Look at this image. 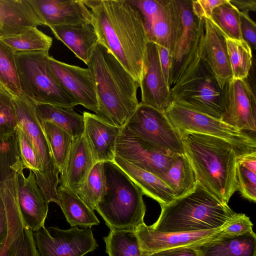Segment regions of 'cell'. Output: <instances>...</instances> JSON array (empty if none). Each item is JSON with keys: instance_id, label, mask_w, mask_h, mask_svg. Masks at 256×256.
Returning a JSON list of instances; mask_svg holds the SVG:
<instances>
[{"instance_id": "obj_1", "label": "cell", "mask_w": 256, "mask_h": 256, "mask_svg": "<svg viewBox=\"0 0 256 256\" xmlns=\"http://www.w3.org/2000/svg\"><path fill=\"white\" fill-rule=\"evenodd\" d=\"M98 42L140 83L149 42L144 18L130 0H84Z\"/></svg>"}, {"instance_id": "obj_2", "label": "cell", "mask_w": 256, "mask_h": 256, "mask_svg": "<svg viewBox=\"0 0 256 256\" xmlns=\"http://www.w3.org/2000/svg\"><path fill=\"white\" fill-rule=\"evenodd\" d=\"M180 136L197 182L228 204L238 188V156L234 148L226 140L209 135L186 132Z\"/></svg>"}, {"instance_id": "obj_3", "label": "cell", "mask_w": 256, "mask_h": 256, "mask_svg": "<svg viewBox=\"0 0 256 256\" xmlns=\"http://www.w3.org/2000/svg\"><path fill=\"white\" fill-rule=\"evenodd\" d=\"M87 66L96 86L98 102L96 114L112 125L123 128L139 104V82L98 42Z\"/></svg>"}, {"instance_id": "obj_4", "label": "cell", "mask_w": 256, "mask_h": 256, "mask_svg": "<svg viewBox=\"0 0 256 256\" xmlns=\"http://www.w3.org/2000/svg\"><path fill=\"white\" fill-rule=\"evenodd\" d=\"M161 208L158 220L150 226L162 232H192L216 229L240 215L198 182L193 190Z\"/></svg>"}, {"instance_id": "obj_5", "label": "cell", "mask_w": 256, "mask_h": 256, "mask_svg": "<svg viewBox=\"0 0 256 256\" xmlns=\"http://www.w3.org/2000/svg\"><path fill=\"white\" fill-rule=\"evenodd\" d=\"M106 190L95 207L110 230H134L144 223L143 194L114 162H104Z\"/></svg>"}, {"instance_id": "obj_6", "label": "cell", "mask_w": 256, "mask_h": 256, "mask_svg": "<svg viewBox=\"0 0 256 256\" xmlns=\"http://www.w3.org/2000/svg\"><path fill=\"white\" fill-rule=\"evenodd\" d=\"M49 56L48 52L43 51L15 53L22 94L35 104L73 108L78 103L52 72Z\"/></svg>"}, {"instance_id": "obj_7", "label": "cell", "mask_w": 256, "mask_h": 256, "mask_svg": "<svg viewBox=\"0 0 256 256\" xmlns=\"http://www.w3.org/2000/svg\"><path fill=\"white\" fill-rule=\"evenodd\" d=\"M180 16L181 26L171 56L169 85L183 82L203 58L204 19L192 12V0H174Z\"/></svg>"}, {"instance_id": "obj_8", "label": "cell", "mask_w": 256, "mask_h": 256, "mask_svg": "<svg viewBox=\"0 0 256 256\" xmlns=\"http://www.w3.org/2000/svg\"><path fill=\"white\" fill-rule=\"evenodd\" d=\"M164 113L179 136L186 132H194L223 139L232 145L238 158L256 153L255 136L220 120L192 110L174 102Z\"/></svg>"}, {"instance_id": "obj_9", "label": "cell", "mask_w": 256, "mask_h": 256, "mask_svg": "<svg viewBox=\"0 0 256 256\" xmlns=\"http://www.w3.org/2000/svg\"><path fill=\"white\" fill-rule=\"evenodd\" d=\"M18 122L32 144L42 168V182L40 188L46 200L58 205L57 189L60 171L37 116L36 104L22 94L12 97Z\"/></svg>"}, {"instance_id": "obj_10", "label": "cell", "mask_w": 256, "mask_h": 256, "mask_svg": "<svg viewBox=\"0 0 256 256\" xmlns=\"http://www.w3.org/2000/svg\"><path fill=\"white\" fill-rule=\"evenodd\" d=\"M170 93L172 102L220 120L224 110L223 90L203 58L186 80L171 88Z\"/></svg>"}, {"instance_id": "obj_11", "label": "cell", "mask_w": 256, "mask_h": 256, "mask_svg": "<svg viewBox=\"0 0 256 256\" xmlns=\"http://www.w3.org/2000/svg\"><path fill=\"white\" fill-rule=\"evenodd\" d=\"M124 127L166 155L185 154L180 136L165 113L152 106L140 102Z\"/></svg>"}, {"instance_id": "obj_12", "label": "cell", "mask_w": 256, "mask_h": 256, "mask_svg": "<svg viewBox=\"0 0 256 256\" xmlns=\"http://www.w3.org/2000/svg\"><path fill=\"white\" fill-rule=\"evenodd\" d=\"M33 238L39 256H84L98 247L90 228L43 226L33 232Z\"/></svg>"}, {"instance_id": "obj_13", "label": "cell", "mask_w": 256, "mask_h": 256, "mask_svg": "<svg viewBox=\"0 0 256 256\" xmlns=\"http://www.w3.org/2000/svg\"><path fill=\"white\" fill-rule=\"evenodd\" d=\"M224 110L220 120L241 131L256 130V98L247 80L232 79L223 88Z\"/></svg>"}, {"instance_id": "obj_14", "label": "cell", "mask_w": 256, "mask_h": 256, "mask_svg": "<svg viewBox=\"0 0 256 256\" xmlns=\"http://www.w3.org/2000/svg\"><path fill=\"white\" fill-rule=\"evenodd\" d=\"M115 156L160 178L168 170L174 156L153 148L124 127L118 136Z\"/></svg>"}, {"instance_id": "obj_15", "label": "cell", "mask_w": 256, "mask_h": 256, "mask_svg": "<svg viewBox=\"0 0 256 256\" xmlns=\"http://www.w3.org/2000/svg\"><path fill=\"white\" fill-rule=\"evenodd\" d=\"M226 224L216 229L192 232H162L153 230L144 222L136 226L134 231L142 250L150 255L169 248L194 246L215 239L221 235Z\"/></svg>"}, {"instance_id": "obj_16", "label": "cell", "mask_w": 256, "mask_h": 256, "mask_svg": "<svg viewBox=\"0 0 256 256\" xmlns=\"http://www.w3.org/2000/svg\"><path fill=\"white\" fill-rule=\"evenodd\" d=\"M140 87V102L165 112L172 102L170 88L163 75L156 44L152 42L147 44Z\"/></svg>"}, {"instance_id": "obj_17", "label": "cell", "mask_w": 256, "mask_h": 256, "mask_svg": "<svg viewBox=\"0 0 256 256\" xmlns=\"http://www.w3.org/2000/svg\"><path fill=\"white\" fill-rule=\"evenodd\" d=\"M48 62L58 82L78 104L96 114L98 111L96 92L90 70L60 62L50 56Z\"/></svg>"}, {"instance_id": "obj_18", "label": "cell", "mask_w": 256, "mask_h": 256, "mask_svg": "<svg viewBox=\"0 0 256 256\" xmlns=\"http://www.w3.org/2000/svg\"><path fill=\"white\" fill-rule=\"evenodd\" d=\"M28 1L42 26L91 24V13L84 0Z\"/></svg>"}, {"instance_id": "obj_19", "label": "cell", "mask_w": 256, "mask_h": 256, "mask_svg": "<svg viewBox=\"0 0 256 256\" xmlns=\"http://www.w3.org/2000/svg\"><path fill=\"white\" fill-rule=\"evenodd\" d=\"M24 169L21 168L16 171L18 205L24 224L34 232L44 226L49 202L39 188L34 173L30 170L26 177Z\"/></svg>"}, {"instance_id": "obj_20", "label": "cell", "mask_w": 256, "mask_h": 256, "mask_svg": "<svg viewBox=\"0 0 256 256\" xmlns=\"http://www.w3.org/2000/svg\"><path fill=\"white\" fill-rule=\"evenodd\" d=\"M17 174L13 172L0 181V250L26 227L20 210Z\"/></svg>"}, {"instance_id": "obj_21", "label": "cell", "mask_w": 256, "mask_h": 256, "mask_svg": "<svg viewBox=\"0 0 256 256\" xmlns=\"http://www.w3.org/2000/svg\"><path fill=\"white\" fill-rule=\"evenodd\" d=\"M84 136L96 163L114 162L118 136L122 128L112 125L96 114L83 113Z\"/></svg>"}, {"instance_id": "obj_22", "label": "cell", "mask_w": 256, "mask_h": 256, "mask_svg": "<svg viewBox=\"0 0 256 256\" xmlns=\"http://www.w3.org/2000/svg\"><path fill=\"white\" fill-rule=\"evenodd\" d=\"M204 19L203 58L220 89L232 79L226 38L209 19Z\"/></svg>"}, {"instance_id": "obj_23", "label": "cell", "mask_w": 256, "mask_h": 256, "mask_svg": "<svg viewBox=\"0 0 256 256\" xmlns=\"http://www.w3.org/2000/svg\"><path fill=\"white\" fill-rule=\"evenodd\" d=\"M96 164L84 134L74 138L64 170L60 174V186L76 194Z\"/></svg>"}, {"instance_id": "obj_24", "label": "cell", "mask_w": 256, "mask_h": 256, "mask_svg": "<svg viewBox=\"0 0 256 256\" xmlns=\"http://www.w3.org/2000/svg\"><path fill=\"white\" fill-rule=\"evenodd\" d=\"M181 26L174 0H163L161 8L146 28L149 42L167 48L172 56Z\"/></svg>"}, {"instance_id": "obj_25", "label": "cell", "mask_w": 256, "mask_h": 256, "mask_svg": "<svg viewBox=\"0 0 256 256\" xmlns=\"http://www.w3.org/2000/svg\"><path fill=\"white\" fill-rule=\"evenodd\" d=\"M42 26L28 0H0V37Z\"/></svg>"}, {"instance_id": "obj_26", "label": "cell", "mask_w": 256, "mask_h": 256, "mask_svg": "<svg viewBox=\"0 0 256 256\" xmlns=\"http://www.w3.org/2000/svg\"><path fill=\"white\" fill-rule=\"evenodd\" d=\"M55 37L63 42L80 60L88 64L98 40L91 24L49 27Z\"/></svg>"}, {"instance_id": "obj_27", "label": "cell", "mask_w": 256, "mask_h": 256, "mask_svg": "<svg viewBox=\"0 0 256 256\" xmlns=\"http://www.w3.org/2000/svg\"><path fill=\"white\" fill-rule=\"evenodd\" d=\"M114 162L129 176L143 194L157 201L160 206L175 200L172 190L155 174L142 170L118 156Z\"/></svg>"}, {"instance_id": "obj_28", "label": "cell", "mask_w": 256, "mask_h": 256, "mask_svg": "<svg viewBox=\"0 0 256 256\" xmlns=\"http://www.w3.org/2000/svg\"><path fill=\"white\" fill-rule=\"evenodd\" d=\"M193 247L200 256H256V236L254 232L236 236L220 235Z\"/></svg>"}, {"instance_id": "obj_29", "label": "cell", "mask_w": 256, "mask_h": 256, "mask_svg": "<svg viewBox=\"0 0 256 256\" xmlns=\"http://www.w3.org/2000/svg\"><path fill=\"white\" fill-rule=\"evenodd\" d=\"M36 110L40 123L51 122L65 130L72 138L84 134L83 115L78 114L73 108L36 104Z\"/></svg>"}, {"instance_id": "obj_30", "label": "cell", "mask_w": 256, "mask_h": 256, "mask_svg": "<svg viewBox=\"0 0 256 256\" xmlns=\"http://www.w3.org/2000/svg\"><path fill=\"white\" fill-rule=\"evenodd\" d=\"M160 178L172 190L175 199L193 190L197 183L194 170L185 154L174 156L170 167Z\"/></svg>"}, {"instance_id": "obj_31", "label": "cell", "mask_w": 256, "mask_h": 256, "mask_svg": "<svg viewBox=\"0 0 256 256\" xmlns=\"http://www.w3.org/2000/svg\"><path fill=\"white\" fill-rule=\"evenodd\" d=\"M59 204L68 222L72 226L90 228L100 221L92 210L76 194L60 186L58 187Z\"/></svg>"}, {"instance_id": "obj_32", "label": "cell", "mask_w": 256, "mask_h": 256, "mask_svg": "<svg viewBox=\"0 0 256 256\" xmlns=\"http://www.w3.org/2000/svg\"><path fill=\"white\" fill-rule=\"evenodd\" d=\"M109 256H149L141 248L134 230H110L103 238Z\"/></svg>"}, {"instance_id": "obj_33", "label": "cell", "mask_w": 256, "mask_h": 256, "mask_svg": "<svg viewBox=\"0 0 256 256\" xmlns=\"http://www.w3.org/2000/svg\"><path fill=\"white\" fill-rule=\"evenodd\" d=\"M16 53L19 52H48L52 39L37 27L28 28L18 34L0 37Z\"/></svg>"}, {"instance_id": "obj_34", "label": "cell", "mask_w": 256, "mask_h": 256, "mask_svg": "<svg viewBox=\"0 0 256 256\" xmlns=\"http://www.w3.org/2000/svg\"><path fill=\"white\" fill-rule=\"evenodd\" d=\"M0 88L12 97L22 94L15 52L0 38Z\"/></svg>"}, {"instance_id": "obj_35", "label": "cell", "mask_w": 256, "mask_h": 256, "mask_svg": "<svg viewBox=\"0 0 256 256\" xmlns=\"http://www.w3.org/2000/svg\"><path fill=\"white\" fill-rule=\"evenodd\" d=\"M40 124L60 174L64 170L73 138L65 130L51 122Z\"/></svg>"}, {"instance_id": "obj_36", "label": "cell", "mask_w": 256, "mask_h": 256, "mask_svg": "<svg viewBox=\"0 0 256 256\" xmlns=\"http://www.w3.org/2000/svg\"><path fill=\"white\" fill-rule=\"evenodd\" d=\"M106 190L104 162H98L94 166L86 179L75 194L94 210Z\"/></svg>"}, {"instance_id": "obj_37", "label": "cell", "mask_w": 256, "mask_h": 256, "mask_svg": "<svg viewBox=\"0 0 256 256\" xmlns=\"http://www.w3.org/2000/svg\"><path fill=\"white\" fill-rule=\"evenodd\" d=\"M232 79L247 78L252 64V50L243 40L226 38Z\"/></svg>"}, {"instance_id": "obj_38", "label": "cell", "mask_w": 256, "mask_h": 256, "mask_svg": "<svg viewBox=\"0 0 256 256\" xmlns=\"http://www.w3.org/2000/svg\"><path fill=\"white\" fill-rule=\"evenodd\" d=\"M210 20L226 38L242 40L240 11L230 0H226L216 6L212 11Z\"/></svg>"}, {"instance_id": "obj_39", "label": "cell", "mask_w": 256, "mask_h": 256, "mask_svg": "<svg viewBox=\"0 0 256 256\" xmlns=\"http://www.w3.org/2000/svg\"><path fill=\"white\" fill-rule=\"evenodd\" d=\"M236 178L238 190L250 201L256 200V153L238 158Z\"/></svg>"}, {"instance_id": "obj_40", "label": "cell", "mask_w": 256, "mask_h": 256, "mask_svg": "<svg viewBox=\"0 0 256 256\" xmlns=\"http://www.w3.org/2000/svg\"><path fill=\"white\" fill-rule=\"evenodd\" d=\"M21 168H25L20 156L16 132L0 138V181Z\"/></svg>"}, {"instance_id": "obj_41", "label": "cell", "mask_w": 256, "mask_h": 256, "mask_svg": "<svg viewBox=\"0 0 256 256\" xmlns=\"http://www.w3.org/2000/svg\"><path fill=\"white\" fill-rule=\"evenodd\" d=\"M16 136L20 156L24 168L32 170L34 173L36 183L40 188L42 182L40 164L32 144L22 127L18 124L16 128Z\"/></svg>"}, {"instance_id": "obj_42", "label": "cell", "mask_w": 256, "mask_h": 256, "mask_svg": "<svg viewBox=\"0 0 256 256\" xmlns=\"http://www.w3.org/2000/svg\"><path fill=\"white\" fill-rule=\"evenodd\" d=\"M0 256H39L34 240L33 232L26 227L12 242L0 250Z\"/></svg>"}, {"instance_id": "obj_43", "label": "cell", "mask_w": 256, "mask_h": 256, "mask_svg": "<svg viewBox=\"0 0 256 256\" xmlns=\"http://www.w3.org/2000/svg\"><path fill=\"white\" fill-rule=\"evenodd\" d=\"M18 124L12 96L0 88V138L14 134Z\"/></svg>"}, {"instance_id": "obj_44", "label": "cell", "mask_w": 256, "mask_h": 256, "mask_svg": "<svg viewBox=\"0 0 256 256\" xmlns=\"http://www.w3.org/2000/svg\"><path fill=\"white\" fill-rule=\"evenodd\" d=\"M253 224L250 218L245 214H240L239 216L229 222L221 234L222 236H236L247 233L253 232Z\"/></svg>"}, {"instance_id": "obj_45", "label": "cell", "mask_w": 256, "mask_h": 256, "mask_svg": "<svg viewBox=\"0 0 256 256\" xmlns=\"http://www.w3.org/2000/svg\"><path fill=\"white\" fill-rule=\"evenodd\" d=\"M130 1L140 12L144 18L146 30L158 12L163 0H132Z\"/></svg>"}, {"instance_id": "obj_46", "label": "cell", "mask_w": 256, "mask_h": 256, "mask_svg": "<svg viewBox=\"0 0 256 256\" xmlns=\"http://www.w3.org/2000/svg\"><path fill=\"white\" fill-rule=\"evenodd\" d=\"M240 28L242 40L245 41L252 50L256 48V25L248 14L240 12Z\"/></svg>"}, {"instance_id": "obj_47", "label": "cell", "mask_w": 256, "mask_h": 256, "mask_svg": "<svg viewBox=\"0 0 256 256\" xmlns=\"http://www.w3.org/2000/svg\"><path fill=\"white\" fill-rule=\"evenodd\" d=\"M226 0H192L193 14L200 19H210L213 10Z\"/></svg>"}, {"instance_id": "obj_48", "label": "cell", "mask_w": 256, "mask_h": 256, "mask_svg": "<svg viewBox=\"0 0 256 256\" xmlns=\"http://www.w3.org/2000/svg\"><path fill=\"white\" fill-rule=\"evenodd\" d=\"M156 46L161 69L166 82L170 86L169 80L171 66V56L170 52L167 48L161 46L156 44Z\"/></svg>"}, {"instance_id": "obj_49", "label": "cell", "mask_w": 256, "mask_h": 256, "mask_svg": "<svg viewBox=\"0 0 256 256\" xmlns=\"http://www.w3.org/2000/svg\"><path fill=\"white\" fill-rule=\"evenodd\" d=\"M149 256H200L193 246H182L166 249Z\"/></svg>"}, {"instance_id": "obj_50", "label": "cell", "mask_w": 256, "mask_h": 256, "mask_svg": "<svg viewBox=\"0 0 256 256\" xmlns=\"http://www.w3.org/2000/svg\"><path fill=\"white\" fill-rule=\"evenodd\" d=\"M230 2L240 12L244 14L256 11V0H230Z\"/></svg>"}]
</instances>
